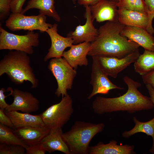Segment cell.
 Segmentation results:
<instances>
[{
  "label": "cell",
  "instance_id": "obj_10",
  "mask_svg": "<svg viewBox=\"0 0 154 154\" xmlns=\"http://www.w3.org/2000/svg\"><path fill=\"white\" fill-rule=\"evenodd\" d=\"M140 54L138 50L121 58L103 56H96L106 74L108 76L116 78L120 72L134 63Z\"/></svg>",
  "mask_w": 154,
  "mask_h": 154
},
{
  "label": "cell",
  "instance_id": "obj_12",
  "mask_svg": "<svg viewBox=\"0 0 154 154\" xmlns=\"http://www.w3.org/2000/svg\"><path fill=\"white\" fill-rule=\"evenodd\" d=\"M85 7L84 17L86 20L85 24L78 26L74 31L67 34V37L72 39L73 44H74L84 42H91L94 40L98 34V29L93 25L94 19L92 15L90 6Z\"/></svg>",
  "mask_w": 154,
  "mask_h": 154
},
{
  "label": "cell",
  "instance_id": "obj_20",
  "mask_svg": "<svg viewBox=\"0 0 154 154\" xmlns=\"http://www.w3.org/2000/svg\"><path fill=\"white\" fill-rule=\"evenodd\" d=\"M134 147L129 145H118L117 141L112 140L107 144L99 142L96 145L90 146L89 154H133Z\"/></svg>",
  "mask_w": 154,
  "mask_h": 154
},
{
  "label": "cell",
  "instance_id": "obj_28",
  "mask_svg": "<svg viewBox=\"0 0 154 154\" xmlns=\"http://www.w3.org/2000/svg\"><path fill=\"white\" fill-rule=\"evenodd\" d=\"M12 0H0V20L2 21L9 15Z\"/></svg>",
  "mask_w": 154,
  "mask_h": 154
},
{
  "label": "cell",
  "instance_id": "obj_16",
  "mask_svg": "<svg viewBox=\"0 0 154 154\" xmlns=\"http://www.w3.org/2000/svg\"><path fill=\"white\" fill-rule=\"evenodd\" d=\"M121 34L138 44L145 50L154 51V37L146 29L125 26Z\"/></svg>",
  "mask_w": 154,
  "mask_h": 154
},
{
  "label": "cell",
  "instance_id": "obj_11",
  "mask_svg": "<svg viewBox=\"0 0 154 154\" xmlns=\"http://www.w3.org/2000/svg\"><path fill=\"white\" fill-rule=\"evenodd\" d=\"M13 97V101L5 110L7 111H20L29 113L35 112L39 108V102L31 93L9 87L7 89Z\"/></svg>",
  "mask_w": 154,
  "mask_h": 154
},
{
  "label": "cell",
  "instance_id": "obj_8",
  "mask_svg": "<svg viewBox=\"0 0 154 154\" xmlns=\"http://www.w3.org/2000/svg\"><path fill=\"white\" fill-rule=\"evenodd\" d=\"M45 15L26 16L21 13H12L5 21L6 26L12 31L39 30L43 33L52 25L46 22Z\"/></svg>",
  "mask_w": 154,
  "mask_h": 154
},
{
  "label": "cell",
  "instance_id": "obj_33",
  "mask_svg": "<svg viewBox=\"0 0 154 154\" xmlns=\"http://www.w3.org/2000/svg\"><path fill=\"white\" fill-rule=\"evenodd\" d=\"M6 91L5 89L3 88H1L0 90V109L5 110L9 106L5 101V99L7 96L11 95L10 93L8 95L5 96L4 92Z\"/></svg>",
  "mask_w": 154,
  "mask_h": 154
},
{
  "label": "cell",
  "instance_id": "obj_14",
  "mask_svg": "<svg viewBox=\"0 0 154 154\" xmlns=\"http://www.w3.org/2000/svg\"><path fill=\"white\" fill-rule=\"evenodd\" d=\"M57 31V25L55 23L46 31L50 38L51 45L44 58V62L50 58L62 57L65 49L70 47L73 43L71 37L61 36L58 34Z\"/></svg>",
  "mask_w": 154,
  "mask_h": 154
},
{
  "label": "cell",
  "instance_id": "obj_2",
  "mask_svg": "<svg viewBox=\"0 0 154 154\" xmlns=\"http://www.w3.org/2000/svg\"><path fill=\"white\" fill-rule=\"evenodd\" d=\"M125 25L118 21H108L98 29V34L90 42L88 55L123 58L138 50L140 46L121 35Z\"/></svg>",
  "mask_w": 154,
  "mask_h": 154
},
{
  "label": "cell",
  "instance_id": "obj_5",
  "mask_svg": "<svg viewBox=\"0 0 154 154\" xmlns=\"http://www.w3.org/2000/svg\"><path fill=\"white\" fill-rule=\"evenodd\" d=\"M73 100L68 94L59 103L51 106L40 114L48 128L51 129L62 127L70 120L73 112Z\"/></svg>",
  "mask_w": 154,
  "mask_h": 154
},
{
  "label": "cell",
  "instance_id": "obj_37",
  "mask_svg": "<svg viewBox=\"0 0 154 154\" xmlns=\"http://www.w3.org/2000/svg\"><path fill=\"white\" fill-rule=\"evenodd\" d=\"M110 0L117 3L120 2V1H121V0Z\"/></svg>",
  "mask_w": 154,
  "mask_h": 154
},
{
  "label": "cell",
  "instance_id": "obj_3",
  "mask_svg": "<svg viewBox=\"0 0 154 154\" xmlns=\"http://www.w3.org/2000/svg\"><path fill=\"white\" fill-rule=\"evenodd\" d=\"M27 54L21 51H10L0 62V76L6 74L12 82L17 85L30 82L32 88L38 86L36 78L30 64V58Z\"/></svg>",
  "mask_w": 154,
  "mask_h": 154
},
{
  "label": "cell",
  "instance_id": "obj_9",
  "mask_svg": "<svg viewBox=\"0 0 154 154\" xmlns=\"http://www.w3.org/2000/svg\"><path fill=\"white\" fill-rule=\"evenodd\" d=\"M92 64L90 84L92 87V92L88 97L91 99L98 94H106L112 90H121L123 88L112 83L108 76L104 71L96 56H92Z\"/></svg>",
  "mask_w": 154,
  "mask_h": 154
},
{
  "label": "cell",
  "instance_id": "obj_22",
  "mask_svg": "<svg viewBox=\"0 0 154 154\" xmlns=\"http://www.w3.org/2000/svg\"><path fill=\"white\" fill-rule=\"evenodd\" d=\"M55 0H30L29 1L21 13L24 14L31 9L39 10V14L52 17L57 22L60 21V17L55 9Z\"/></svg>",
  "mask_w": 154,
  "mask_h": 154
},
{
  "label": "cell",
  "instance_id": "obj_4",
  "mask_svg": "<svg viewBox=\"0 0 154 154\" xmlns=\"http://www.w3.org/2000/svg\"><path fill=\"white\" fill-rule=\"evenodd\" d=\"M104 127L103 123H95L76 121L70 129L62 135L70 154H89L90 141L95 135L103 131Z\"/></svg>",
  "mask_w": 154,
  "mask_h": 154
},
{
  "label": "cell",
  "instance_id": "obj_15",
  "mask_svg": "<svg viewBox=\"0 0 154 154\" xmlns=\"http://www.w3.org/2000/svg\"><path fill=\"white\" fill-rule=\"evenodd\" d=\"M117 3L110 0H100L90 6L92 15L99 23L105 21H118V9Z\"/></svg>",
  "mask_w": 154,
  "mask_h": 154
},
{
  "label": "cell",
  "instance_id": "obj_38",
  "mask_svg": "<svg viewBox=\"0 0 154 154\" xmlns=\"http://www.w3.org/2000/svg\"><path fill=\"white\" fill-rule=\"evenodd\" d=\"M74 2H75L76 0H72Z\"/></svg>",
  "mask_w": 154,
  "mask_h": 154
},
{
  "label": "cell",
  "instance_id": "obj_21",
  "mask_svg": "<svg viewBox=\"0 0 154 154\" xmlns=\"http://www.w3.org/2000/svg\"><path fill=\"white\" fill-rule=\"evenodd\" d=\"M4 112L11 119L15 129L28 126H46L40 114L34 115L29 113L19 112L17 111H7L5 110Z\"/></svg>",
  "mask_w": 154,
  "mask_h": 154
},
{
  "label": "cell",
  "instance_id": "obj_23",
  "mask_svg": "<svg viewBox=\"0 0 154 154\" xmlns=\"http://www.w3.org/2000/svg\"><path fill=\"white\" fill-rule=\"evenodd\" d=\"M133 120L135 124L134 127L129 131L123 132L122 133V137L128 138L135 133L140 132L151 136L153 140V145L149 151L154 154V117L151 120L145 122L140 121L135 116L133 117Z\"/></svg>",
  "mask_w": 154,
  "mask_h": 154
},
{
  "label": "cell",
  "instance_id": "obj_17",
  "mask_svg": "<svg viewBox=\"0 0 154 154\" xmlns=\"http://www.w3.org/2000/svg\"><path fill=\"white\" fill-rule=\"evenodd\" d=\"M67 51H64L62 57L74 69L78 66H87L88 64L87 58L90 47V42H84L72 44Z\"/></svg>",
  "mask_w": 154,
  "mask_h": 154
},
{
  "label": "cell",
  "instance_id": "obj_25",
  "mask_svg": "<svg viewBox=\"0 0 154 154\" xmlns=\"http://www.w3.org/2000/svg\"><path fill=\"white\" fill-rule=\"evenodd\" d=\"M0 143L21 145L25 149L29 146L19 138L13 130L0 123Z\"/></svg>",
  "mask_w": 154,
  "mask_h": 154
},
{
  "label": "cell",
  "instance_id": "obj_32",
  "mask_svg": "<svg viewBox=\"0 0 154 154\" xmlns=\"http://www.w3.org/2000/svg\"><path fill=\"white\" fill-rule=\"evenodd\" d=\"M142 77L143 82L145 85L149 84L154 89V70Z\"/></svg>",
  "mask_w": 154,
  "mask_h": 154
},
{
  "label": "cell",
  "instance_id": "obj_19",
  "mask_svg": "<svg viewBox=\"0 0 154 154\" xmlns=\"http://www.w3.org/2000/svg\"><path fill=\"white\" fill-rule=\"evenodd\" d=\"M63 133L62 128L51 129L42 139L40 143L46 152L50 153L58 151L70 154L68 146L62 137Z\"/></svg>",
  "mask_w": 154,
  "mask_h": 154
},
{
  "label": "cell",
  "instance_id": "obj_26",
  "mask_svg": "<svg viewBox=\"0 0 154 154\" xmlns=\"http://www.w3.org/2000/svg\"><path fill=\"white\" fill-rule=\"evenodd\" d=\"M116 5L118 9L137 11L148 15L149 12L144 0H121Z\"/></svg>",
  "mask_w": 154,
  "mask_h": 154
},
{
  "label": "cell",
  "instance_id": "obj_35",
  "mask_svg": "<svg viewBox=\"0 0 154 154\" xmlns=\"http://www.w3.org/2000/svg\"><path fill=\"white\" fill-rule=\"evenodd\" d=\"M146 87L149 95L150 98L154 105V89L149 84L146 85Z\"/></svg>",
  "mask_w": 154,
  "mask_h": 154
},
{
  "label": "cell",
  "instance_id": "obj_7",
  "mask_svg": "<svg viewBox=\"0 0 154 154\" xmlns=\"http://www.w3.org/2000/svg\"><path fill=\"white\" fill-rule=\"evenodd\" d=\"M48 68L55 78L58 87L55 94L62 97L68 94L67 90L71 89L77 72L63 57L55 58L50 60Z\"/></svg>",
  "mask_w": 154,
  "mask_h": 154
},
{
  "label": "cell",
  "instance_id": "obj_18",
  "mask_svg": "<svg viewBox=\"0 0 154 154\" xmlns=\"http://www.w3.org/2000/svg\"><path fill=\"white\" fill-rule=\"evenodd\" d=\"M15 134L28 146L39 143L50 132L46 126L42 127H25L13 130Z\"/></svg>",
  "mask_w": 154,
  "mask_h": 154
},
{
  "label": "cell",
  "instance_id": "obj_30",
  "mask_svg": "<svg viewBox=\"0 0 154 154\" xmlns=\"http://www.w3.org/2000/svg\"><path fill=\"white\" fill-rule=\"evenodd\" d=\"M26 0H12L11 5V11L12 13H21L23 7Z\"/></svg>",
  "mask_w": 154,
  "mask_h": 154
},
{
  "label": "cell",
  "instance_id": "obj_13",
  "mask_svg": "<svg viewBox=\"0 0 154 154\" xmlns=\"http://www.w3.org/2000/svg\"><path fill=\"white\" fill-rule=\"evenodd\" d=\"M118 21L125 26L144 29L154 35L152 23L147 14L125 9H118Z\"/></svg>",
  "mask_w": 154,
  "mask_h": 154
},
{
  "label": "cell",
  "instance_id": "obj_34",
  "mask_svg": "<svg viewBox=\"0 0 154 154\" xmlns=\"http://www.w3.org/2000/svg\"><path fill=\"white\" fill-rule=\"evenodd\" d=\"M100 0H78V3L80 5H83L84 7L93 5Z\"/></svg>",
  "mask_w": 154,
  "mask_h": 154
},
{
  "label": "cell",
  "instance_id": "obj_1",
  "mask_svg": "<svg viewBox=\"0 0 154 154\" xmlns=\"http://www.w3.org/2000/svg\"><path fill=\"white\" fill-rule=\"evenodd\" d=\"M123 80L127 86L126 92L116 97H96L92 103L95 113L102 115L121 111L133 114L153 108L154 105L150 97L144 95L138 90L141 86L140 83L127 76L123 77Z\"/></svg>",
  "mask_w": 154,
  "mask_h": 154
},
{
  "label": "cell",
  "instance_id": "obj_6",
  "mask_svg": "<svg viewBox=\"0 0 154 154\" xmlns=\"http://www.w3.org/2000/svg\"><path fill=\"white\" fill-rule=\"evenodd\" d=\"M39 34L29 31L24 35H18L8 32L0 27V50H16L32 54L33 47L39 44Z\"/></svg>",
  "mask_w": 154,
  "mask_h": 154
},
{
  "label": "cell",
  "instance_id": "obj_27",
  "mask_svg": "<svg viewBox=\"0 0 154 154\" xmlns=\"http://www.w3.org/2000/svg\"><path fill=\"white\" fill-rule=\"evenodd\" d=\"M25 150L21 145L0 143V154H24Z\"/></svg>",
  "mask_w": 154,
  "mask_h": 154
},
{
  "label": "cell",
  "instance_id": "obj_29",
  "mask_svg": "<svg viewBox=\"0 0 154 154\" xmlns=\"http://www.w3.org/2000/svg\"><path fill=\"white\" fill-rule=\"evenodd\" d=\"M26 150L27 154H44L46 152L40 142L29 146Z\"/></svg>",
  "mask_w": 154,
  "mask_h": 154
},
{
  "label": "cell",
  "instance_id": "obj_31",
  "mask_svg": "<svg viewBox=\"0 0 154 154\" xmlns=\"http://www.w3.org/2000/svg\"><path fill=\"white\" fill-rule=\"evenodd\" d=\"M4 110L0 109V123L7 127L14 128L11 120L5 113Z\"/></svg>",
  "mask_w": 154,
  "mask_h": 154
},
{
  "label": "cell",
  "instance_id": "obj_24",
  "mask_svg": "<svg viewBox=\"0 0 154 154\" xmlns=\"http://www.w3.org/2000/svg\"><path fill=\"white\" fill-rule=\"evenodd\" d=\"M135 71L142 76L154 70V51L145 50L133 64Z\"/></svg>",
  "mask_w": 154,
  "mask_h": 154
},
{
  "label": "cell",
  "instance_id": "obj_36",
  "mask_svg": "<svg viewBox=\"0 0 154 154\" xmlns=\"http://www.w3.org/2000/svg\"><path fill=\"white\" fill-rule=\"evenodd\" d=\"M146 6L150 12L154 11V0H144Z\"/></svg>",
  "mask_w": 154,
  "mask_h": 154
}]
</instances>
